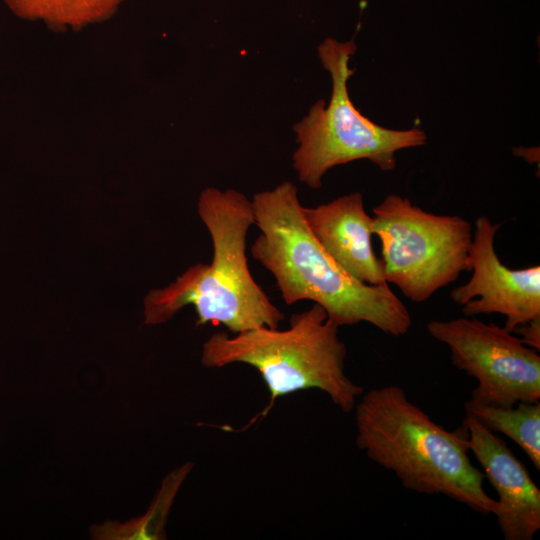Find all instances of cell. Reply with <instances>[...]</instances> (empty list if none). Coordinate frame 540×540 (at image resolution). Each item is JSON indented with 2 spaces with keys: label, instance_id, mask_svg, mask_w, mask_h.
<instances>
[{
  "label": "cell",
  "instance_id": "obj_13",
  "mask_svg": "<svg viewBox=\"0 0 540 540\" xmlns=\"http://www.w3.org/2000/svg\"><path fill=\"white\" fill-rule=\"evenodd\" d=\"M18 16L53 28H82L109 19L124 0H5Z\"/></svg>",
  "mask_w": 540,
  "mask_h": 540
},
{
  "label": "cell",
  "instance_id": "obj_3",
  "mask_svg": "<svg viewBox=\"0 0 540 540\" xmlns=\"http://www.w3.org/2000/svg\"><path fill=\"white\" fill-rule=\"evenodd\" d=\"M356 444L403 487L442 494L480 514H494L497 500L484 489V474L469 458L467 431H448L412 403L404 389H371L355 405Z\"/></svg>",
  "mask_w": 540,
  "mask_h": 540
},
{
  "label": "cell",
  "instance_id": "obj_8",
  "mask_svg": "<svg viewBox=\"0 0 540 540\" xmlns=\"http://www.w3.org/2000/svg\"><path fill=\"white\" fill-rule=\"evenodd\" d=\"M501 223L479 216L469 249L468 282L451 291V299L462 306L465 316L498 313L506 318L510 332L540 317V266L511 269L495 251V236Z\"/></svg>",
  "mask_w": 540,
  "mask_h": 540
},
{
  "label": "cell",
  "instance_id": "obj_9",
  "mask_svg": "<svg viewBox=\"0 0 540 540\" xmlns=\"http://www.w3.org/2000/svg\"><path fill=\"white\" fill-rule=\"evenodd\" d=\"M467 444L499 499L494 512L505 540H532L540 529V490L507 444L466 415Z\"/></svg>",
  "mask_w": 540,
  "mask_h": 540
},
{
  "label": "cell",
  "instance_id": "obj_12",
  "mask_svg": "<svg viewBox=\"0 0 540 540\" xmlns=\"http://www.w3.org/2000/svg\"><path fill=\"white\" fill-rule=\"evenodd\" d=\"M193 463H185L169 473L147 512L124 524L105 522L91 527V535L100 540H161L166 539L165 525L172 503Z\"/></svg>",
  "mask_w": 540,
  "mask_h": 540
},
{
  "label": "cell",
  "instance_id": "obj_14",
  "mask_svg": "<svg viewBox=\"0 0 540 540\" xmlns=\"http://www.w3.org/2000/svg\"><path fill=\"white\" fill-rule=\"evenodd\" d=\"M513 332L520 335L521 341L528 347L540 350V317L516 327Z\"/></svg>",
  "mask_w": 540,
  "mask_h": 540
},
{
  "label": "cell",
  "instance_id": "obj_6",
  "mask_svg": "<svg viewBox=\"0 0 540 540\" xmlns=\"http://www.w3.org/2000/svg\"><path fill=\"white\" fill-rule=\"evenodd\" d=\"M372 212L385 280L411 301H427L469 271L473 232L468 220L427 212L396 194Z\"/></svg>",
  "mask_w": 540,
  "mask_h": 540
},
{
  "label": "cell",
  "instance_id": "obj_10",
  "mask_svg": "<svg viewBox=\"0 0 540 540\" xmlns=\"http://www.w3.org/2000/svg\"><path fill=\"white\" fill-rule=\"evenodd\" d=\"M303 214L314 237L346 273L365 284H388L372 247L373 217L366 212L360 192L303 207Z\"/></svg>",
  "mask_w": 540,
  "mask_h": 540
},
{
  "label": "cell",
  "instance_id": "obj_2",
  "mask_svg": "<svg viewBox=\"0 0 540 540\" xmlns=\"http://www.w3.org/2000/svg\"><path fill=\"white\" fill-rule=\"evenodd\" d=\"M197 211L211 236L212 260L197 263L169 286L150 291L144 299V323H165L192 305L197 326L223 325L232 334L278 328L284 315L248 266L247 235L255 223L251 200L232 188L208 187L200 193Z\"/></svg>",
  "mask_w": 540,
  "mask_h": 540
},
{
  "label": "cell",
  "instance_id": "obj_1",
  "mask_svg": "<svg viewBox=\"0 0 540 540\" xmlns=\"http://www.w3.org/2000/svg\"><path fill=\"white\" fill-rule=\"evenodd\" d=\"M251 202L260 230L251 254L272 274L287 305L309 300L338 327L366 322L395 337L409 331L411 315L388 284L356 280L320 245L291 181L256 193Z\"/></svg>",
  "mask_w": 540,
  "mask_h": 540
},
{
  "label": "cell",
  "instance_id": "obj_5",
  "mask_svg": "<svg viewBox=\"0 0 540 540\" xmlns=\"http://www.w3.org/2000/svg\"><path fill=\"white\" fill-rule=\"evenodd\" d=\"M356 50L353 39L341 42L327 37L318 45L320 62L332 80L331 97L328 104L317 100L293 126L298 143L293 168L298 179L312 189L321 187L331 168L356 160H369L381 171H391L398 151L426 143L422 129L380 126L354 106L347 83L354 73L349 61Z\"/></svg>",
  "mask_w": 540,
  "mask_h": 540
},
{
  "label": "cell",
  "instance_id": "obj_4",
  "mask_svg": "<svg viewBox=\"0 0 540 540\" xmlns=\"http://www.w3.org/2000/svg\"><path fill=\"white\" fill-rule=\"evenodd\" d=\"M347 350L339 327L325 310L313 304L292 314L289 327H259L236 334L216 332L202 345L201 362L207 368L243 363L255 368L276 398L307 389H319L343 412H351L363 388L345 373Z\"/></svg>",
  "mask_w": 540,
  "mask_h": 540
},
{
  "label": "cell",
  "instance_id": "obj_7",
  "mask_svg": "<svg viewBox=\"0 0 540 540\" xmlns=\"http://www.w3.org/2000/svg\"><path fill=\"white\" fill-rule=\"evenodd\" d=\"M427 331L451 352V362L477 380L469 401L511 407L540 400V356L513 332L476 318L431 320Z\"/></svg>",
  "mask_w": 540,
  "mask_h": 540
},
{
  "label": "cell",
  "instance_id": "obj_11",
  "mask_svg": "<svg viewBox=\"0 0 540 540\" xmlns=\"http://www.w3.org/2000/svg\"><path fill=\"white\" fill-rule=\"evenodd\" d=\"M466 415L474 417L492 432L513 440L540 470V402H518L511 407H495L465 402Z\"/></svg>",
  "mask_w": 540,
  "mask_h": 540
}]
</instances>
